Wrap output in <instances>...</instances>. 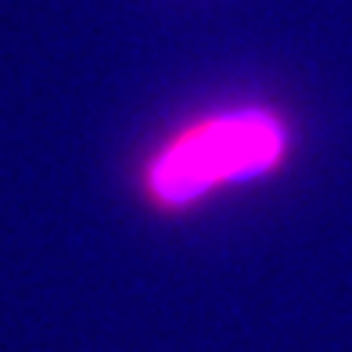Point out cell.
Masks as SVG:
<instances>
[{"mask_svg":"<svg viewBox=\"0 0 352 352\" xmlns=\"http://www.w3.org/2000/svg\"><path fill=\"white\" fill-rule=\"evenodd\" d=\"M295 151L284 111L270 104H223L184 119L151 144L137 166L148 209L176 216L234 187L277 176Z\"/></svg>","mask_w":352,"mask_h":352,"instance_id":"cell-1","label":"cell"}]
</instances>
